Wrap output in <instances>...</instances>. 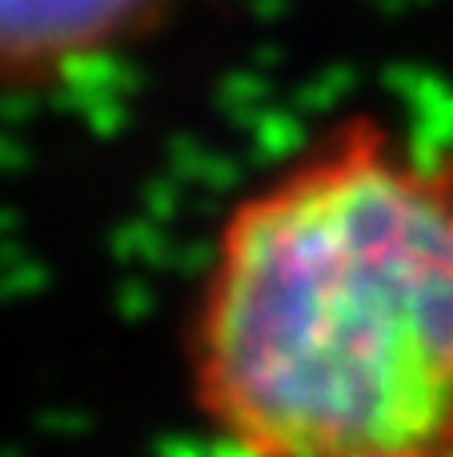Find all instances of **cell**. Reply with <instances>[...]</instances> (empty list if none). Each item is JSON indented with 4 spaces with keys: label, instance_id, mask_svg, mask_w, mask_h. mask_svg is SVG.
I'll return each instance as SVG.
<instances>
[{
    "label": "cell",
    "instance_id": "1",
    "mask_svg": "<svg viewBox=\"0 0 453 457\" xmlns=\"http://www.w3.org/2000/svg\"><path fill=\"white\" fill-rule=\"evenodd\" d=\"M189 370L245 457H453V157L353 117L249 193Z\"/></svg>",
    "mask_w": 453,
    "mask_h": 457
},
{
    "label": "cell",
    "instance_id": "2",
    "mask_svg": "<svg viewBox=\"0 0 453 457\" xmlns=\"http://www.w3.org/2000/svg\"><path fill=\"white\" fill-rule=\"evenodd\" d=\"M173 0H0V88H29L161 24Z\"/></svg>",
    "mask_w": 453,
    "mask_h": 457
}]
</instances>
